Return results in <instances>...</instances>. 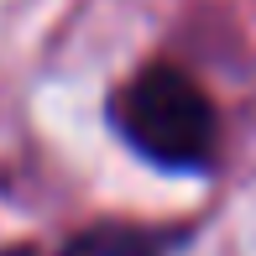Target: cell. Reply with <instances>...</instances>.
<instances>
[{
	"label": "cell",
	"instance_id": "2",
	"mask_svg": "<svg viewBox=\"0 0 256 256\" xmlns=\"http://www.w3.org/2000/svg\"><path fill=\"white\" fill-rule=\"evenodd\" d=\"M63 256H162V236L142 225H120V220H100V225L78 230L63 246Z\"/></svg>",
	"mask_w": 256,
	"mask_h": 256
},
{
	"label": "cell",
	"instance_id": "3",
	"mask_svg": "<svg viewBox=\"0 0 256 256\" xmlns=\"http://www.w3.org/2000/svg\"><path fill=\"white\" fill-rule=\"evenodd\" d=\"M0 256H42V251H37V246H26V240H21V246H6Z\"/></svg>",
	"mask_w": 256,
	"mask_h": 256
},
{
	"label": "cell",
	"instance_id": "1",
	"mask_svg": "<svg viewBox=\"0 0 256 256\" xmlns=\"http://www.w3.org/2000/svg\"><path fill=\"white\" fill-rule=\"evenodd\" d=\"M110 126L142 162L162 172H209L220 157V110L199 78L146 63L110 94Z\"/></svg>",
	"mask_w": 256,
	"mask_h": 256
}]
</instances>
